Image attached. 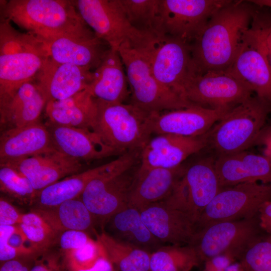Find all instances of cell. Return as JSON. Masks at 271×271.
<instances>
[{"label": "cell", "mask_w": 271, "mask_h": 271, "mask_svg": "<svg viewBox=\"0 0 271 271\" xmlns=\"http://www.w3.org/2000/svg\"><path fill=\"white\" fill-rule=\"evenodd\" d=\"M47 58L32 53L0 55V96L32 81Z\"/></svg>", "instance_id": "30"}, {"label": "cell", "mask_w": 271, "mask_h": 271, "mask_svg": "<svg viewBox=\"0 0 271 271\" xmlns=\"http://www.w3.org/2000/svg\"><path fill=\"white\" fill-rule=\"evenodd\" d=\"M238 260L245 271H271V235L264 232L255 238Z\"/></svg>", "instance_id": "38"}, {"label": "cell", "mask_w": 271, "mask_h": 271, "mask_svg": "<svg viewBox=\"0 0 271 271\" xmlns=\"http://www.w3.org/2000/svg\"><path fill=\"white\" fill-rule=\"evenodd\" d=\"M17 226L0 225V260L2 262L20 257L18 251L8 243Z\"/></svg>", "instance_id": "42"}, {"label": "cell", "mask_w": 271, "mask_h": 271, "mask_svg": "<svg viewBox=\"0 0 271 271\" xmlns=\"http://www.w3.org/2000/svg\"><path fill=\"white\" fill-rule=\"evenodd\" d=\"M46 103L33 80L23 84L11 93L0 96L1 131L40 121Z\"/></svg>", "instance_id": "21"}, {"label": "cell", "mask_w": 271, "mask_h": 271, "mask_svg": "<svg viewBox=\"0 0 271 271\" xmlns=\"http://www.w3.org/2000/svg\"><path fill=\"white\" fill-rule=\"evenodd\" d=\"M271 115V103L252 95L229 110L207 132L206 149L216 156L246 151L253 147Z\"/></svg>", "instance_id": "3"}, {"label": "cell", "mask_w": 271, "mask_h": 271, "mask_svg": "<svg viewBox=\"0 0 271 271\" xmlns=\"http://www.w3.org/2000/svg\"><path fill=\"white\" fill-rule=\"evenodd\" d=\"M30 271H59L54 267L46 264L41 261H36L33 264Z\"/></svg>", "instance_id": "49"}, {"label": "cell", "mask_w": 271, "mask_h": 271, "mask_svg": "<svg viewBox=\"0 0 271 271\" xmlns=\"http://www.w3.org/2000/svg\"><path fill=\"white\" fill-rule=\"evenodd\" d=\"M264 232L258 215L251 218L222 221L199 230L192 245L201 261L221 255H229L238 260L248 245Z\"/></svg>", "instance_id": "9"}, {"label": "cell", "mask_w": 271, "mask_h": 271, "mask_svg": "<svg viewBox=\"0 0 271 271\" xmlns=\"http://www.w3.org/2000/svg\"><path fill=\"white\" fill-rule=\"evenodd\" d=\"M96 238L106 257L120 271H150L151 253L119 240L104 230Z\"/></svg>", "instance_id": "32"}, {"label": "cell", "mask_w": 271, "mask_h": 271, "mask_svg": "<svg viewBox=\"0 0 271 271\" xmlns=\"http://www.w3.org/2000/svg\"><path fill=\"white\" fill-rule=\"evenodd\" d=\"M48 121L58 125L91 130L97 113V104L87 89L65 99L47 102Z\"/></svg>", "instance_id": "27"}, {"label": "cell", "mask_w": 271, "mask_h": 271, "mask_svg": "<svg viewBox=\"0 0 271 271\" xmlns=\"http://www.w3.org/2000/svg\"><path fill=\"white\" fill-rule=\"evenodd\" d=\"M48 57L60 63H68L95 69L107 51L108 45L95 35L66 36L46 43Z\"/></svg>", "instance_id": "24"}, {"label": "cell", "mask_w": 271, "mask_h": 271, "mask_svg": "<svg viewBox=\"0 0 271 271\" xmlns=\"http://www.w3.org/2000/svg\"><path fill=\"white\" fill-rule=\"evenodd\" d=\"M140 211L143 222L163 244L192 245L198 232L197 220L168 198Z\"/></svg>", "instance_id": "13"}, {"label": "cell", "mask_w": 271, "mask_h": 271, "mask_svg": "<svg viewBox=\"0 0 271 271\" xmlns=\"http://www.w3.org/2000/svg\"><path fill=\"white\" fill-rule=\"evenodd\" d=\"M258 217L262 229L271 235V200L265 202L261 206Z\"/></svg>", "instance_id": "46"}, {"label": "cell", "mask_w": 271, "mask_h": 271, "mask_svg": "<svg viewBox=\"0 0 271 271\" xmlns=\"http://www.w3.org/2000/svg\"><path fill=\"white\" fill-rule=\"evenodd\" d=\"M254 93L246 84L226 71L197 73L186 84L183 97L204 108L232 109Z\"/></svg>", "instance_id": "12"}, {"label": "cell", "mask_w": 271, "mask_h": 271, "mask_svg": "<svg viewBox=\"0 0 271 271\" xmlns=\"http://www.w3.org/2000/svg\"><path fill=\"white\" fill-rule=\"evenodd\" d=\"M116 239L152 253L163 246L143 222L140 211L127 206L109 220Z\"/></svg>", "instance_id": "28"}, {"label": "cell", "mask_w": 271, "mask_h": 271, "mask_svg": "<svg viewBox=\"0 0 271 271\" xmlns=\"http://www.w3.org/2000/svg\"><path fill=\"white\" fill-rule=\"evenodd\" d=\"M201 262L193 245H163L151 253L150 271H191Z\"/></svg>", "instance_id": "33"}, {"label": "cell", "mask_w": 271, "mask_h": 271, "mask_svg": "<svg viewBox=\"0 0 271 271\" xmlns=\"http://www.w3.org/2000/svg\"><path fill=\"white\" fill-rule=\"evenodd\" d=\"M0 189L22 205H34L38 193L25 176L3 164H0Z\"/></svg>", "instance_id": "36"}, {"label": "cell", "mask_w": 271, "mask_h": 271, "mask_svg": "<svg viewBox=\"0 0 271 271\" xmlns=\"http://www.w3.org/2000/svg\"><path fill=\"white\" fill-rule=\"evenodd\" d=\"M257 6L249 1H232L211 16L189 44L197 73L226 71L250 29Z\"/></svg>", "instance_id": "1"}, {"label": "cell", "mask_w": 271, "mask_h": 271, "mask_svg": "<svg viewBox=\"0 0 271 271\" xmlns=\"http://www.w3.org/2000/svg\"><path fill=\"white\" fill-rule=\"evenodd\" d=\"M230 109H212L194 105L182 109L151 113V132L155 135L203 136Z\"/></svg>", "instance_id": "16"}, {"label": "cell", "mask_w": 271, "mask_h": 271, "mask_svg": "<svg viewBox=\"0 0 271 271\" xmlns=\"http://www.w3.org/2000/svg\"><path fill=\"white\" fill-rule=\"evenodd\" d=\"M123 63L118 51L110 48L93 71L86 88L95 99L110 103H124L130 92Z\"/></svg>", "instance_id": "26"}, {"label": "cell", "mask_w": 271, "mask_h": 271, "mask_svg": "<svg viewBox=\"0 0 271 271\" xmlns=\"http://www.w3.org/2000/svg\"><path fill=\"white\" fill-rule=\"evenodd\" d=\"M262 155L266 157L271 162V149L263 148Z\"/></svg>", "instance_id": "51"}, {"label": "cell", "mask_w": 271, "mask_h": 271, "mask_svg": "<svg viewBox=\"0 0 271 271\" xmlns=\"http://www.w3.org/2000/svg\"><path fill=\"white\" fill-rule=\"evenodd\" d=\"M230 0H160V37L169 36L189 44L211 16Z\"/></svg>", "instance_id": "10"}, {"label": "cell", "mask_w": 271, "mask_h": 271, "mask_svg": "<svg viewBox=\"0 0 271 271\" xmlns=\"http://www.w3.org/2000/svg\"><path fill=\"white\" fill-rule=\"evenodd\" d=\"M206 133L198 137L155 135L141 150L137 171L142 172L155 168L170 169L180 166L189 157L207 148Z\"/></svg>", "instance_id": "15"}, {"label": "cell", "mask_w": 271, "mask_h": 271, "mask_svg": "<svg viewBox=\"0 0 271 271\" xmlns=\"http://www.w3.org/2000/svg\"><path fill=\"white\" fill-rule=\"evenodd\" d=\"M215 169L222 188L247 182L271 185V162L262 155L246 151L217 156Z\"/></svg>", "instance_id": "22"}, {"label": "cell", "mask_w": 271, "mask_h": 271, "mask_svg": "<svg viewBox=\"0 0 271 271\" xmlns=\"http://www.w3.org/2000/svg\"><path fill=\"white\" fill-rule=\"evenodd\" d=\"M130 89L131 104L149 113L194 105L162 85L153 75L144 53L125 44L118 50Z\"/></svg>", "instance_id": "7"}, {"label": "cell", "mask_w": 271, "mask_h": 271, "mask_svg": "<svg viewBox=\"0 0 271 271\" xmlns=\"http://www.w3.org/2000/svg\"><path fill=\"white\" fill-rule=\"evenodd\" d=\"M267 123H271V115H270L268 120Z\"/></svg>", "instance_id": "52"}, {"label": "cell", "mask_w": 271, "mask_h": 271, "mask_svg": "<svg viewBox=\"0 0 271 271\" xmlns=\"http://www.w3.org/2000/svg\"><path fill=\"white\" fill-rule=\"evenodd\" d=\"M271 200V185L247 182L222 188L200 214L198 231L211 224L251 218Z\"/></svg>", "instance_id": "8"}, {"label": "cell", "mask_w": 271, "mask_h": 271, "mask_svg": "<svg viewBox=\"0 0 271 271\" xmlns=\"http://www.w3.org/2000/svg\"><path fill=\"white\" fill-rule=\"evenodd\" d=\"M92 239L85 231L68 230L60 233L58 241L61 248L67 251L78 249Z\"/></svg>", "instance_id": "41"}, {"label": "cell", "mask_w": 271, "mask_h": 271, "mask_svg": "<svg viewBox=\"0 0 271 271\" xmlns=\"http://www.w3.org/2000/svg\"><path fill=\"white\" fill-rule=\"evenodd\" d=\"M236 260V259L229 255H218L205 261L203 271H221Z\"/></svg>", "instance_id": "45"}, {"label": "cell", "mask_w": 271, "mask_h": 271, "mask_svg": "<svg viewBox=\"0 0 271 271\" xmlns=\"http://www.w3.org/2000/svg\"><path fill=\"white\" fill-rule=\"evenodd\" d=\"M140 154V151L126 152L87 184L80 198L94 217L108 221L128 206Z\"/></svg>", "instance_id": "4"}, {"label": "cell", "mask_w": 271, "mask_h": 271, "mask_svg": "<svg viewBox=\"0 0 271 271\" xmlns=\"http://www.w3.org/2000/svg\"><path fill=\"white\" fill-rule=\"evenodd\" d=\"M22 215L9 201L1 197L0 225H18Z\"/></svg>", "instance_id": "43"}, {"label": "cell", "mask_w": 271, "mask_h": 271, "mask_svg": "<svg viewBox=\"0 0 271 271\" xmlns=\"http://www.w3.org/2000/svg\"><path fill=\"white\" fill-rule=\"evenodd\" d=\"M271 103V67L259 34L251 24L241 48L226 70Z\"/></svg>", "instance_id": "14"}, {"label": "cell", "mask_w": 271, "mask_h": 271, "mask_svg": "<svg viewBox=\"0 0 271 271\" xmlns=\"http://www.w3.org/2000/svg\"><path fill=\"white\" fill-rule=\"evenodd\" d=\"M55 148L65 155L88 163L120 155L106 145L92 130L60 125L48 121L45 124Z\"/></svg>", "instance_id": "19"}, {"label": "cell", "mask_w": 271, "mask_h": 271, "mask_svg": "<svg viewBox=\"0 0 271 271\" xmlns=\"http://www.w3.org/2000/svg\"><path fill=\"white\" fill-rule=\"evenodd\" d=\"M256 146L271 149V123H267L260 131L253 144Z\"/></svg>", "instance_id": "47"}, {"label": "cell", "mask_w": 271, "mask_h": 271, "mask_svg": "<svg viewBox=\"0 0 271 271\" xmlns=\"http://www.w3.org/2000/svg\"><path fill=\"white\" fill-rule=\"evenodd\" d=\"M18 226L37 252L50 246L58 236L59 233L33 210L23 213Z\"/></svg>", "instance_id": "37"}, {"label": "cell", "mask_w": 271, "mask_h": 271, "mask_svg": "<svg viewBox=\"0 0 271 271\" xmlns=\"http://www.w3.org/2000/svg\"><path fill=\"white\" fill-rule=\"evenodd\" d=\"M87 25L109 47L118 51L123 44L144 52L150 48L157 37L135 29L130 24L119 0L73 1Z\"/></svg>", "instance_id": "6"}, {"label": "cell", "mask_w": 271, "mask_h": 271, "mask_svg": "<svg viewBox=\"0 0 271 271\" xmlns=\"http://www.w3.org/2000/svg\"><path fill=\"white\" fill-rule=\"evenodd\" d=\"M1 18L14 22L46 43L62 36L94 34L73 1H1Z\"/></svg>", "instance_id": "2"}, {"label": "cell", "mask_w": 271, "mask_h": 271, "mask_svg": "<svg viewBox=\"0 0 271 271\" xmlns=\"http://www.w3.org/2000/svg\"><path fill=\"white\" fill-rule=\"evenodd\" d=\"M215 155L211 151L186 165L183 180L187 207L197 222L203 210L222 189L215 169Z\"/></svg>", "instance_id": "20"}, {"label": "cell", "mask_w": 271, "mask_h": 271, "mask_svg": "<svg viewBox=\"0 0 271 271\" xmlns=\"http://www.w3.org/2000/svg\"><path fill=\"white\" fill-rule=\"evenodd\" d=\"M186 165L183 163L174 168H155L142 172L137 171L128 206L141 210L151 204L167 198L183 177Z\"/></svg>", "instance_id": "25"}, {"label": "cell", "mask_w": 271, "mask_h": 271, "mask_svg": "<svg viewBox=\"0 0 271 271\" xmlns=\"http://www.w3.org/2000/svg\"><path fill=\"white\" fill-rule=\"evenodd\" d=\"M79 271H113V265L105 255L101 256L91 267Z\"/></svg>", "instance_id": "48"}, {"label": "cell", "mask_w": 271, "mask_h": 271, "mask_svg": "<svg viewBox=\"0 0 271 271\" xmlns=\"http://www.w3.org/2000/svg\"><path fill=\"white\" fill-rule=\"evenodd\" d=\"M33 210L60 233L68 230L85 231L92 227L94 218L80 197L53 207L35 208Z\"/></svg>", "instance_id": "31"}, {"label": "cell", "mask_w": 271, "mask_h": 271, "mask_svg": "<svg viewBox=\"0 0 271 271\" xmlns=\"http://www.w3.org/2000/svg\"><path fill=\"white\" fill-rule=\"evenodd\" d=\"M66 264L69 271H79L91 267L105 255L100 243L92 239L83 246L66 251Z\"/></svg>", "instance_id": "39"}, {"label": "cell", "mask_w": 271, "mask_h": 271, "mask_svg": "<svg viewBox=\"0 0 271 271\" xmlns=\"http://www.w3.org/2000/svg\"><path fill=\"white\" fill-rule=\"evenodd\" d=\"M3 164L25 176L38 192L66 176L82 172L83 169V163L57 150Z\"/></svg>", "instance_id": "18"}, {"label": "cell", "mask_w": 271, "mask_h": 271, "mask_svg": "<svg viewBox=\"0 0 271 271\" xmlns=\"http://www.w3.org/2000/svg\"><path fill=\"white\" fill-rule=\"evenodd\" d=\"M249 2L261 7H266L271 9V0H253Z\"/></svg>", "instance_id": "50"}, {"label": "cell", "mask_w": 271, "mask_h": 271, "mask_svg": "<svg viewBox=\"0 0 271 271\" xmlns=\"http://www.w3.org/2000/svg\"><path fill=\"white\" fill-rule=\"evenodd\" d=\"M32 53L48 57L46 43L36 36L21 33L8 19L1 18L0 55Z\"/></svg>", "instance_id": "34"}, {"label": "cell", "mask_w": 271, "mask_h": 271, "mask_svg": "<svg viewBox=\"0 0 271 271\" xmlns=\"http://www.w3.org/2000/svg\"><path fill=\"white\" fill-rule=\"evenodd\" d=\"M119 1L125 17L132 27L142 33L160 37V0Z\"/></svg>", "instance_id": "35"}, {"label": "cell", "mask_w": 271, "mask_h": 271, "mask_svg": "<svg viewBox=\"0 0 271 271\" xmlns=\"http://www.w3.org/2000/svg\"><path fill=\"white\" fill-rule=\"evenodd\" d=\"M1 132L0 164L57 150L47 126L40 121Z\"/></svg>", "instance_id": "23"}, {"label": "cell", "mask_w": 271, "mask_h": 271, "mask_svg": "<svg viewBox=\"0 0 271 271\" xmlns=\"http://www.w3.org/2000/svg\"><path fill=\"white\" fill-rule=\"evenodd\" d=\"M143 53L156 79L185 99L184 86L197 74L189 44L179 39L164 36L158 38L153 46Z\"/></svg>", "instance_id": "11"}, {"label": "cell", "mask_w": 271, "mask_h": 271, "mask_svg": "<svg viewBox=\"0 0 271 271\" xmlns=\"http://www.w3.org/2000/svg\"><path fill=\"white\" fill-rule=\"evenodd\" d=\"M32 260L31 257H20L3 262L0 271H30Z\"/></svg>", "instance_id": "44"}, {"label": "cell", "mask_w": 271, "mask_h": 271, "mask_svg": "<svg viewBox=\"0 0 271 271\" xmlns=\"http://www.w3.org/2000/svg\"><path fill=\"white\" fill-rule=\"evenodd\" d=\"M92 74L87 68L58 63L47 57L36 75V83L47 102L60 100L86 89Z\"/></svg>", "instance_id": "17"}, {"label": "cell", "mask_w": 271, "mask_h": 271, "mask_svg": "<svg viewBox=\"0 0 271 271\" xmlns=\"http://www.w3.org/2000/svg\"><path fill=\"white\" fill-rule=\"evenodd\" d=\"M95 99L97 113L91 130L120 155L127 151H141L152 135L151 113L131 103Z\"/></svg>", "instance_id": "5"}, {"label": "cell", "mask_w": 271, "mask_h": 271, "mask_svg": "<svg viewBox=\"0 0 271 271\" xmlns=\"http://www.w3.org/2000/svg\"><path fill=\"white\" fill-rule=\"evenodd\" d=\"M111 162L67 177L38 192L33 205L36 208H51L80 197L87 184L105 172Z\"/></svg>", "instance_id": "29"}, {"label": "cell", "mask_w": 271, "mask_h": 271, "mask_svg": "<svg viewBox=\"0 0 271 271\" xmlns=\"http://www.w3.org/2000/svg\"><path fill=\"white\" fill-rule=\"evenodd\" d=\"M252 25L258 32L264 44L271 67V12L259 7L253 19Z\"/></svg>", "instance_id": "40"}]
</instances>
